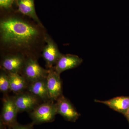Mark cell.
Masks as SVG:
<instances>
[{
    "label": "cell",
    "instance_id": "cell-1",
    "mask_svg": "<svg viewBox=\"0 0 129 129\" xmlns=\"http://www.w3.org/2000/svg\"><path fill=\"white\" fill-rule=\"evenodd\" d=\"M1 40L5 45L18 48H28L39 39L35 26L21 19L11 17L0 23Z\"/></svg>",
    "mask_w": 129,
    "mask_h": 129
},
{
    "label": "cell",
    "instance_id": "cell-2",
    "mask_svg": "<svg viewBox=\"0 0 129 129\" xmlns=\"http://www.w3.org/2000/svg\"><path fill=\"white\" fill-rule=\"evenodd\" d=\"M57 114L55 103L48 102L37 106L30 117L34 123L41 124L52 122Z\"/></svg>",
    "mask_w": 129,
    "mask_h": 129
},
{
    "label": "cell",
    "instance_id": "cell-3",
    "mask_svg": "<svg viewBox=\"0 0 129 129\" xmlns=\"http://www.w3.org/2000/svg\"><path fill=\"white\" fill-rule=\"evenodd\" d=\"M23 70L24 76L30 83L46 78L48 72V70L44 69L40 66L36 60L32 58L25 60Z\"/></svg>",
    "mask_w": 129,
    "mask_h": 129
},
{
    "label": "cell",
    "instance_id": "cell-4",
    "mask_svg": "<svg viewBox=\"0 0 129 129\" xmlns=\"http://www.w3.org/2000/svg\"><path fill=\"white\" fill-rule=\"evenodd\" d=\"M46 80L49 99L56 101L62 95V86L60 74L57 73L53 68L50 69Z\"/></svg>",
    "mask_w": 129,
    "mask_h": 129
},
{
    "label": "cell",
    "instance_id": "cell-5",
    "mask_svg": "<svg viewBox=\"0 0 129 129\" xmlns=\"http://www.w3.org/2000/svg\"><path fill=\"white\" fill-rule=\"evenodd\" d=\"M56 101L55 105L57 114L70 122H75L79 118L80 114L68 99L62 95Z\"/></svg>",
    "mask_w": 129,
    "mask_h": 129
},
{
    "label": "cell",
    "instance_id": "cell-6",
    "mask_svg": "<svg viewBox=\"0 0 129 129\" xmlns=\"http://www.w3.org/2000/svg\"><path fill=\"white\" fill-rule=\"evenodd\" d=\"M14 104L13 98L7 97L3 100L1 118L4 124L12 127L16 122V117L18 113Z\"/></svg>",
    "mask_w": 129,
    "mask_h": 129
},
{
    "label": "cell",
    "instance_id": "cell-7",
    "mask_svg": "<svg viewBox=\"0 0 129 129\" xmlns=\"http://www.w3.org/2000/svg\"><path fill=\"white\" fill-rule=\"evenodd\" d=\"M13 98L18 112H31L38 106L39 98L30 92L19 93Z\"/></svg>",
    "mask_w": 129,
    "mask_h": 129
},
{
    "label": "cell",
    "instance_id": "cell-8",
    "mask_svg": "<svg viewBox=\"0 0 129 129\" xmlns=\"http://www.w3.org/2000/svg\"><path fill=\"white\" fill-rule=\"evenodd\" d=\"M45 40L46 44L43 49L42 56L47 66L50 69L53 68L62 54L60 53L55 43L50 37L47 36Z\"/></svg>",
    "mask_w": 129,
    "mask_h": 129
},
{
    "label": "cell",
    "instance_id": "cell-9",
    "mask_svg": "<svg viewBox=\"0 0 129 129\" xmlns=\"http://www.w3.org/2000/svg\"><path fill=\"white\" fill-rule=\"evenodd\" d=\"M83 61L82 58L76 55L70 54L62 55L57 61L53 69L60 74L64 71L78 67Z\"/></svg>",
    "mask_w": 129,
    "mask_h": 129
},
{
    "label": "cell",
    "instance_id": "cell-10",
    "mask_svg": "<svg viewBox=\"0 0 129 129\" xmlns=\"http://www.w3.org/2000/svg\"><path fill=\"white\" fill-rule=\"evenodd\" d=\"M25 61L23 57L20 55H8L3 60L2 67L7 73H19L23 68Z\"/></svg>",
    "mask_w": 129,
    "mask_h": 129
},
{
    "label": "cell",
    "instance_id": "cell-11",
    "mask_svg": "<svg viewBox=\"0 0 129 129\" xmlns=\"http://www.w3.org/2000/svg\"><path fill=\"white\" fill-rule=\"evenodd\" d=\"M96 102L105 104L116 112L124 115L129 108V96H120L107 101L95 100Z\"/></svg>",
    "mask_w": 129,
    "mask_h": 129
},
{
    "label": "cell",
    "instance_id": "cell-12",
    "mask_svg": "<svg viewBox=\"0 0 129 129\" xmlns=\"http://www.w3.org/2000/svg\"><path fill=\"white\" fill-rule=\"evenodd\" d=\"M17 3L19 11L24 15L31 18L40 26L43 27L36 14L34 0H17Z\"/></svg>",
    "mask_w": 129,
    "mask_h": 129
},
{
    "label": "cell",
    "instance_id": "cell-13",
    "mask_svg": "<svg viewBox=\"0 0 129 129\" xmlns=\"http://www.w3.org/2000/svg\"><path fill=\"white\" fill-rule=\"evenodd\" d=\"M28 90L30 93L34 95L39 99L44 101L49 99L46 78L38 80L31 82L28 86Z\"/></svg>",
    "mask_w": 129,
    "mask_h": 129
},
{
    "label": "cell",
    "instance_id": "cell-14",
    "mask_svg": "<svg viewBox=\"0 0 129 129\" xmlns=\"http://www.w3.org/2000/svg\"><path fill=\"white\" fill-rule=\"evenodd\" d=\"M10 82V89L14 93H21L27 87V80L19 73H7Z\"/></svg>",
    "mask_w": 129,
    "mask_h": 129
},
{
    "label": "cell",
    "instance_id": "cell-15",
    "mask_svg": "<svg viewBox=\"0 0 129 129\" xmlns=\"http://www.w3.org/2000/svg\"><path fill=\"white\" fill-rule=\"evenodd\" d=\"M10 90V82L7 73L1 72L0 74V90L5 94Z\"/></svg>",
    "mask_w": 129,
    "mask_h": 129
},
{
    "label": "cell",
    "instance_id": "cell-16",
    "mask_svg": "<svg viewBox=\"0 0 129 129\" xmlns=\"http://www.w3.org/2000/svg\"><path fill=\"white\" fill-rule=\"evenodd\" d=\"M14 0H0V7L1 8L8 9L11 7Z\"/></svg>",
    "mask_w": 129,
    "mask_h": 129
},
{
    "label": "cell",
    "instance_id": "cell-17",
    "mask_svg": "<svg viewBox=\"0 0 129 129\" xmlns=\"http://www.w3.org/2000/svg\"><path fill=\"white\" fill-rule=\"evenodd\" d=\"M12 129H32L30 126L27 125H21L16 123L12 127Z\"/></svg>",
    "mask_w": 129,
    "mask_h": 129
},
{
    "label": "cell",
    "instance_id": "cell-18",
    "mask_svg": "<svg viewBox=\"0 0 129 129\" xmlns=\"http://www.w3.org/2000/svg\"><path fill=\"white\" fill-rule=\"evenodd\" d=\"M124 115L125 117L127 118L128 122L129 123V108L128 109V110H127V112H126Z\"/></svg>",
    "mask_w": 129,
    "mask_h": 129
}]
</instances>
